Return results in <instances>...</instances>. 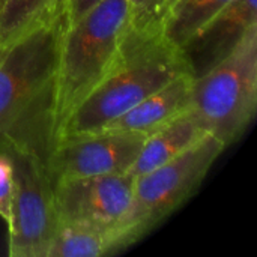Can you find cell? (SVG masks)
<instances>
[{
    "label": "cell",
    "mask_w": 257,
    "mask_h": 257,
    "mask_svg": "<svg viewBox=\"0 0 257 257\" xmlns=\"http://www.w3.org/2000/svg\"><path fill=\"white\" fill-rule=\"evenodd\" d=\"M62 15L0 45V148L33 152L45 163L54 142V81Z\"/></svg>",
    "instance_id": "1"
},
{
    "label": "cell",
    "mask_w": 257,
    "mask_h": 257,
    "mask_svg": "<svg viewBox=\"0 0 257 257\" xmlns=\"http://www.w3.org/2000/svg\"><path fill=\"white\" fill-rule=\"evenodd\" d=\"M128 29V0H104L65 26L54 81V142L72 113L123 60Z\"/></svg>",
    "instance_id": "2"
},
{
    "label": "cell",
    "mask_w": 257,
    "mask_h": 257,
    "mask_svg": "<svg viewBox=\"0 0 257 257\" xmlns=\"http://www.w3.org/2000/svg\"><path fill=\"white\" fill-rule=\"evenodd\" d=\"M125 51L120 65L66 120L54 145L65 137L104 128L176 77L193 74L184 50L163 35L126 47Z\"/></svg>",
    "instance_id": "3"
},
{
    "label": "cell",
    "mask_w": 257,
    "mask_h": 257,
    "mask_svg": "<svg viewBox=\"0 0 257 257\" xmlns=\"http://www.w3.org/2000/svg\"><path fill=\"white\" fill-rule=\"evenodd\" d=\"M224 148L208 134L172 161L137 176L131 203L110 235L113 253L140 241L179 209L199 190Z\"/></svg>",
    "instance_id": "4"
},
{
    "label": "cell",
    "mask_w": 257,
    "mask_h": 257,
    "mask_svg": "<svg viewBox=\"0 0 257 257\" xmlns=\"http://www.w3.org/2000/svg\"><path fill=\"white\" fill-rule=\"evenodd\" d=\"M257 26L215 66L194 77L190 111L224 146L236 142L256 116Z\"/></svg>",
    "instance_id": "5"
},
{
    "label": "cell",
    "mask_w": 257,
    "mask_h": 257,
    "mask_svg": "<svg viewBox=\"0 0 257 257\" xmlns=\"http://www.w3.org/2000/svg\"><path fill=\"white\" fill-rule=\"evenodd\" d=\"M0 149L9 155L14 167V194L6 223L9 256L47 257L59 218L45 163L33 152Z\"/></svg>",
    "instance_id": "6"
},
{
    "label": "cell",
    "mask_w": 257,
    "mask_h": 257,
    "mask_svg": "<svg viewBox=\"0 0 257 257\" xmlns=\"http://www.w3.org/2000/svg\"><path fill=\"white\" fill-rule=\"evenodd\" d=\"M146 137L133 131H92L65 137L45 160L48 176L54 184L71 178L128 173Z\"/></svg>",
    "instance_id": "7"
},
{
    "label": "cell",
    "mask_w": 257,
    "mask_h": 257,
    "mask_svg": "<svg viewBox=\"0 0 257 257\" xmlns=\"http://www.w3.org/2000/svg\"><path fill=\"white\" fill-rule=\"evenodd\" d=\"M134 182L136 178L130 173L95 175L54 182L57 218L102 230L110 236L131 203Z\"/></svg>",
    "instance_id": "8"
},
{
    "label": "cell",
    "mask_w": 257,
    "mask_h": 257,
    "mask_svg": "<svg viewBox=\"0 0 257 257\" xmlns=\"http://www.w3.org/2000/svg\"><path fill=\"white\" fill-rule=\"evenodd\" d=\"M257 26V0H232L182 50L199 77L224 59Z\"/></svg>",
    "instance_id": "9"
},
{
    "label": "cell",
    "mask_w": 257,
    "mask_h": 257,
    "mask_svg": "<svg viewBox=\"0 0 257 257\" xmlns=\"http://www.w3.org/2000/svg\"><path fill=\"white\" fill-rule=\"evenodd\" d=\"M193 80V74L176 77L98 131H133L146 136L155 133L190 110Z\"/></svg>",
    "instance_id": "10"
},
{
    "label": "cell",
    "mask_w": 257,
    "mask_h": 257,
    "mask_svg": "<svg viewBox=\"0 0 257 257\" xmlns=\"http://www.w3.org/2000/svg\"><path fill=\"white\" fill-rule=\"evenodd\" d=\"M208 134L209 133L188 110L146 137L140 154L128 173L134 178L145 175L179 157Z\"/></svg>",
    "instance_id": "11"
},
{
    "label": "cell",
    "mask_w": 257,
    "mask_h": 257,
    "mask_svg": "<svg viewBox=\"0 0 257 257\" xmlns=\"http://www.w3.org/2000/svg\"><path fill=\"white\" fill-rule=\"evenodd\" d=\"M232 0H175L166 15L161 33L169 42L184 48Z\"/></svg>",
    "instance_id": "12"
},
{
    "label": "cell",
    "mask_w": 257,
    "mask_h": 257,
    "mask_svg": "<svg viewBox=\"0 0 257 257\" xmlns=\"http://www.w3.org/2000/svg\"><path fill=\"white\" fill-rule=\"evenodd\" d=\"M63 0H5L0 8V45L62 15Z\"/></svg>",
    "instance_id": "13"
},
{
    "label": "cell",
    "mask_w": 257,
    "mask_h": 257,
    "mask_svg": "<svg viewBox=\"0 0 257 257\" xmlns=\"http://www.w3.org/2000/svg\"><path fill=\"white\" fill-rule=\"evenodd\" d=\"M113 253L108 233L75 223L59 221L47 257H101Z\"/></svg>",
    "instance_id": "14"
},
{
    "label": "cell",
    "mask_w": 257,
    "mask_h": 257,
    "mask_svg": "<svg viewBox=\"0 0 257 257\" xmlns=\"http://www.w3.org/2000/svg\"><path fill=\"white\" fill-rule=\"evenodd\" d=\"M130 29L125 47L163 35V24L173 0H128Z\"/></svg>",
    "instance_id": "15"
},
{
    "label": "cell",
    "mask_w": 257,
    "mask_h": 257,
    "mask_svg": "<svg viewBox=\"0 0 257 257\" xmlns=\"http://www.w3.org/2000/svg\"><path fill=\"white\" fill-rule=\"evenodd\" d=\"M14 194V167L9 155L0 149V218L9 221Z\"/></svg>",
    "instance_id": "16"
},
{
    "label": "cell",
    "mask_w": 257,
    "mask_h": 257,
    "mask_svg": "<svg viewBox=\"0 0 257 257\" xmlns=\"http://www.w3.org/2000/svg\"><path fill=\"white\" fill-rule=\"evenodd\" d=\"M104 0H63L62 17L65 20V26H72L81 17H84L89 11L98 6Z\"/></svg>",
    "instance_id": "17"
},
{
    "label": "cell",
    "mask_w": 257,
    "mask_h": 257,
    "mask_svg": "<svg viewBox=\"0 0 257 257\" xmlns=\"http://www.w3.org/2000/svg\"><path fill=\"white\" fill-rule=\"evenodd\" d=\"M3 2H5V0H0V8H2V5H3Z\"/></svg>",
    "instance_id": "18"
},
{
    "label": "cell",
    "mask_w": 257,
    "mask_h": 257,
    "mask_svg": "<svg viewBox=\"0 0 257 257\" xmlns=\"http://www.w3.org/2000/svg\"><path fill=\"white\" fill-rule=\"evenodd\" d=\"M173 3H175V0H173Z\"/></svg>",
    "instance_id": "19"
}]
</instances>
